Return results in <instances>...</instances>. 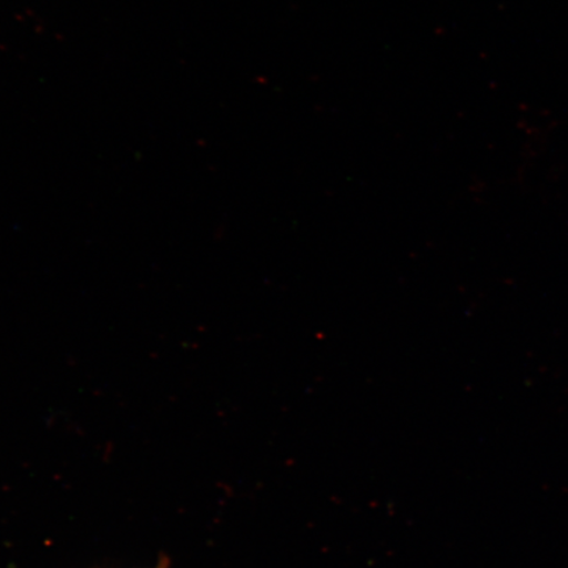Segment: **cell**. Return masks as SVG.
<instances>
[{"instance_id": "cell-1", "label": "cell", "mask_w": 568, "mask_h": 568, "mask_svg": "<svg viewBox=\"0 0 568 568\" xmlns=\"http://www.w3.org/2000/svg\"><path fill=\"white\" fill-rule=\"evenodd\" d=\"M154 568H170L168 558L161 559V562L158 566H155Z\"/></svg>"}]
</instances>
